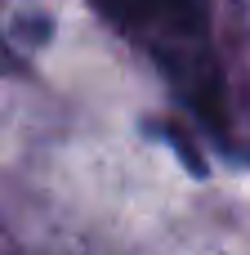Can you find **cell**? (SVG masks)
<instances>
[{"instance_id":"cell-1","label":"cell","mask_w":250,"mask_h":255,"mask_svg":"<svg viewBox=\"0 0 250 255\" xmlns=\"http://www.w3.org/2000/svg\"><path fill=\"white\" fill-rule=\"evenodd\" d=\"M89 4L107 27H116L134 49H143L161 67L170 90L228 148L233 117H228L224 67L215 54L210 0H89Z\"/></svg>"}]
</instances>
